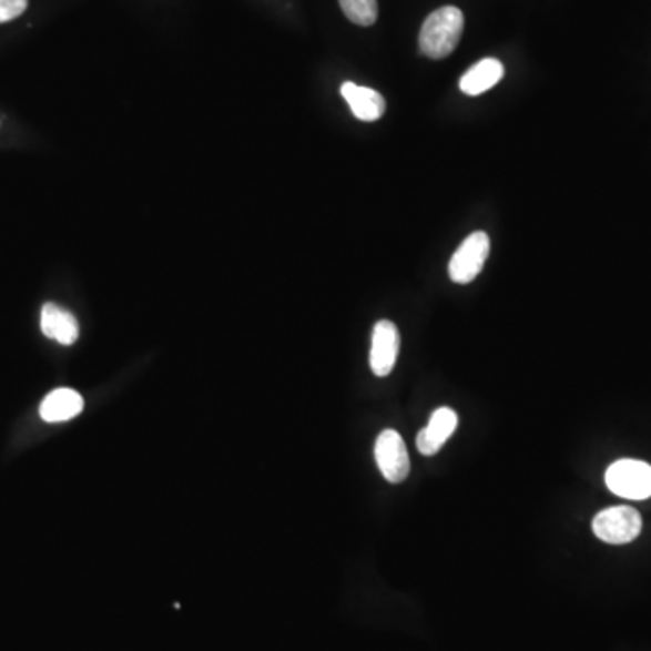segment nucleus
Listing matches in <instances>:
<instances>
[{
  "label": "nucleus",
  "instance_id": "20e7f679",
  "mask_svg": "<svg viewBox=\"0 0 651 651\" xmlns=\"http://www.w3.org/2000/svg\"><path fill=\"white\" fill-rule=\"evenodd\" d=\"M490 241L485 232L470 234L460 248L452 255L449 263V275L456 284H469L484 269L485 261L489 257Z\"/></svg>",
  "mask_w": 651,
  "mask_h": 651
},
{
  "label": "nucleus",
  "instance_id": "f8f14e48",
  "mask_svg": "<svg viewBox=\"0 0 651 651\" xmlns=\"http://www.w3.org/2000/svg\"><path fill=\"white\" fill-rule=\"evenodd\" d=\"M344 16L352 20L353 24L373 26L378 19L377 0H338Z\"/></svg>",
  "mask_w": 651,
  "mask_h": 651
},
{
  "label": "nucleus",
  "instance_id": "9d476101",
  "mask_svg": "<svg viewBox=\"0 0 651 651\" xmlns=\"http://www.w3.org/2000/svg\"><path fill=\"white\" fill-rule=\"evenodd\" d=\"M82 411H84V398L69 387L54 389L40 404V417L50 424L71 420L79 417Z\"/></svg>",
  "mask_w": 651,
  "mask_h": 651
},
{
  "label": "nucleus",
  "instance_id": "9b49d317",
  "mask_svg": "<svg viewBox=\"0 0 651 651\" xmlns=\"http://www.w3.org/2000/svg\"><path fill=\"white\" fill-rule=\"evenodd\" d=\"M503 64L500 60L485 59L478 64L467 71L460 80L461 93L469 94V96H478L485 91L495 88L501 79H503Z\"/></svg>",
  "mask_w": 651,
  "mask_h": 651
},
{
  "label": "nucleus",
  "instance_id": "0eeeda50",
  "mask_svg": "<svg viewBox=\"0 0 651 651\" xmlns=\"http://www.w3.org/2000/svg\"><path fill=\"white\" fill-rule=\"evenodd\" d=\"M458 427V415L451 407H440L433 413L427 424L417 436V447L421 455L433 456L440 451L444 444L451 438Z\"/></svg>",
  "mask_w": 651,
  "mask_h": 651
},
{
  "label": "nucleus",
  "instance_id": "ddd939ff",
  "mask_svg": "<svg viewBox=\"0 0 651 651\" xmlns=\"http://www.w3.org/2000/svg\"><path fill=\"white\" fill-rule=\"evenodd\" d=\"M28 10V0H0V24L17 19Z\"/></svg>",
  "mask_w": 651,
  "mask_h": 651
},
{
  "label": "nucleus",
  "instance_id": "39448f33",
  "mask_svg": "<svg viewBox=\"0 0 651 651\" xmlns=\"http://www.w3.org/2000/svg\"><path fill=\"white\" fill-rule=\"evenodd\" d=\"M378 469L389 484H401L409 476V452L401 436L393 429L380 433L375 444Z\"/></svg>",
  "mask_w": 651,
  "mask_h": 651
},
{
  "label": "nucleus",
  "instance_id": "f03ea898",
  "mask_svg": "<svg viewBox=\"0 0 651 651\" xmlns=\"http://www.w3.org/2000/svg\"><path fill=\"white\" fill-rule=\"evenodd\" d=\"M608 489L627 500H647L651 496V466L641 460H618L608 467Z\"/></svg>",
  "mask_w": 651,
  "mask_h": 651
},
{
  "label": "nucleus",
  "instance_id": "7ed1b4c3",
  "mask_svg": "<svg viewBox=\"0 0 651 651\" xmlns=\"http://www.w3.org/2000/svg\"><path fill=\"white\" fill-rule=\"evenodd\" d=\"M593 535L610 545H627L641 535L642 518L633 507L618 505L599 512L592 521Z\"/></svg>",
  "mask_w": 651,
  "mask_h": 651
},
{
  "label": "nucleus",
  "instance_id": "f257e3e1",
  "mask_svg": "<svg viewBox=\"0 0 651 651\" xmlns=\"http://www.w3.org/2000/svg\"><path fill=\"white\" fill-rule=\"evenodd\" d=\"M464 13L455 6L433 11L421 26L420 51L433 60L446 59L460 42L464 33Z\"/></svg>",
  "mask_w": 651,
  "mask_h": 651
},
{
  "label": "nucleus",
  "instance_id": "6e6552de",
  "mask_svg": "<svg viewBox=\"0 0 651 651\" xmlns=\"http://www.w3.org/2000/svg\"><path fill=\"white\" fill-rule=\"evenodd\" d=\"M40 328L45 337L64 346L77 343L80 335L79 323L74 315L53 303L44 304L40 314Z\"/></svg>",
  "mask_w": 651,
  "mask_h": 651
},
{
  "label": "nucleus",
  "instance_id": "1a4fd4ad",
  "mask_svg": "<svg viewBox=\"0 0 651 651\" xmlns=\"http://www.w3.org/2000/svg\"><path fill=\"white\" fill-rule=\"evenodd\" d=\"M340 94L348 102L353 114L358 120H363V122H377L386 111V100L375 89L364 88V85L353 84V82H344L343 88H340Z\"/></svg>",
  "mask_w": 651,
  "mask_h": 651
},
{
  "label": "nucleus",
  "instance_id": "423d86ee",
  "mask_svg": "<svg viewBox=\"0 0 651 651\" xmlns=\"http://www.w3.org/2000/svg\"><path fill=\"white\" fill-rule=\"evenodd\" d=\"M400 352V334L391 321L375 324L369 352V366L377 377H387L395 369Z\"/></svg>",
  "mask_w": 651,
  "mask_h": 651
}]
</instances>
